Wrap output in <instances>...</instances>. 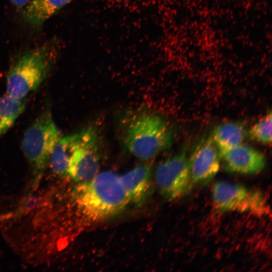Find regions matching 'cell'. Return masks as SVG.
I'll list each match as a JSON object with an SVG mask.
<instances>
[{"mask_svg":"<svg viewBox=\"0 0 272 272\" xmlns=\"http://www.w3.org/2000/svg\"><path fill=\"white\" fill-rule=\"evenodd\" d=\"M60 132L50 111L42 113L25 131L22 142L23 152L38 181L58 140Z\"/></svg>","mask_w":272,"mask_h":272,"instance_id":"cell-4","label":"cell"},{"mask_svg":"<svg viewBox=\"0 0 272 272\" xmlns=\"http://www.w3.org/2000/svg\"><path fill=\"white\" fill-rule=\"evenodd\" d=\"M74 1L31 0L23 12V20L32 28L38 29L52 15Z\"/></svg>","mask_w":272,"mask_h":272,"instance_id":"cell-11","label":"cell"},{"mask_svg":"<svg viewBox=\"0 0 272 272\" xmlns=\"http://www.w3.org/2000/svg\"><path fill=\"white\" fill-rule=\"evenodd\" d=\"M155 175L160 192L168 199H177L186 194L193 184L186 150L183 149L160 163Z\"/></svg>","mask_w":272,"mask_h":272,"instance_id":"cell-7","label":"cell"},{"mask_svg":"<svg viewBox=\"0 0 272 272\" xmlns=\"http://www.w3.org/2000/svg\"><path fill=\"white\" fill-rule=\"evenodd\" d=\"M13 5L18 8H22L26 6L30 0H9Z\"/></svg>","mask_w":272,"mask_h":272,"instance_id":"cell-16","label":"cell"},{"mask_svg":"<svg viewBox=\"0 0 272 272\" xmlns=\"http://www.w3.org/2000/svg\"><path fill=\"white\" fill-rule=\"evenodd\" d=\"M246 135L244 124L240 121H232L217 125L210 137L220 152L242 144Z\"/></svg>","mask_w":272,"mask_h":272,"instance_id":"cell-12","label":"cell"},{"mask_svg":"<svg viewBox=\"0 0 272 272\" xmlns=\"http://www.w3.org/2000/svg\"><path fill=\"white\" fill-rule=\"evenodd\" d=\"M173 140V133L169 124L155 113H134L127 118L122 126L121 141L123 147L141 160L153 158L168 148Z\"/></svg>","mask_w":272,"mask_h":272,"instance_id":"cell-2","label":"cell"},{"mask_svg":"<svg viewBox=\"0 0 272 272\" xmlns=\"http://www.w3.org/2000/svg\"><path fill=\"white\" fill-rule=\"evenodd\" d=\"M212 199L215 208L221 212L248 213L258 217L270 214L263 193L241 184L217 182L213 186Z\"/></svg>","mask_w":272,"mask_h":272,"instance_id":"cell-5","label":"cell"},{"mask_svg":"<svg viewBox=\"0 0 272 272\" xmlns=\"http://www.w3.org/2000/svg\"><path fill=\"white\" fill-rule=\"evenodd\" d=\"M101 142L94 127L78 132V139L70 157L67 175L79 183L88 182L99 173Z\"/></svg>","mask_w":272,"mask_h":272,"instance_id":"cell-6","label":"cell"},{"mask_svg":"<svg viewBox=\"0 0 272 272\" xmlns=\"http://www.w3.org/2000/svg\"><path fill=\"white\" fill-rule=\"evenodd\" d=\"M219 153L225 170L231 173L255 174L261 171L266 165L265 157L261 152L243 143Z\"/></svg>","mask_w":272,"mask_h":272,"instance_id":"cell-9","label":"cell"},{"mask_svg":"<svg viewBox=\"0 0 272 272\" xmlns=\"http://www.w3.org/2000/svg\"><path fill=\"white\" fill-rule=\"evenodd\" d=\"M78 139V132L60 138L49 158L53 171L60 175L67 174L69 160Z\"/></svg>","mask_w":272,"mask_h":272,"instance_id":"cell-13","label":"cell"},{"mask_svg":"<svg viewBox=\"0 0 272 272\" xmlns=\"http://www.w3.org/2000/svg\"><path fill=\"white\" fill-rule=\"evenodd\" d=\"M129 202L140 203L151 189V170L148 165H140L119 176Z\"/></svg>","mask_w":272,"mask_h":272,"instance_id":"cell-10","label":"cell"},{"mask_svg":"<svg viewBox=\"0 0 272 272\" xmlns=\"http://www.w3.org/2000/svg\"><path fill=\"white\" fill-rule=\"evenodd\" d=\"M221 159L211 137L203 138L188 157V165L193 184H205L218 173Z\"/></svg>","mask_w":272,"mask_h":272,"instance_id":"cell-8","label":"cell"},{"mask_svg":"<svg viewBox=\"0 0 272 272\" xmlns=\"http://www.w3.org/2000/svg\"><path fill=\"white\" fill-rule=\"evenodd\" d=\"M24 109L21 100L7 94L0 98V137L13 126Z\"/></svg>","mask_w":272,"mask_h":272,"instance_id":"cell-14","label":"cell"},{"mask_svg":"<svg viewBox=\"0 0 272 272\" xmlns=\"http://www.w3.org/2000/svg\"><path fill=\"white\" fill-rule=\"evenodd\" d=\"M74 196L83 215L94 221L118 214L129 202L119 176L112 171L98 173L90 181L79 183Z\"/></svg>","mask_w":272,"mask_h":272,"instance_id":"cell-1","label":"cell"},{"mask_svg":"<svg viewBox=\"0 0 272 272\" xmlns=\"http://www.w3.org/2000/svg\"><path fill=\"white\" fill-rule=\"evenodd\" d=\"M271 110L269 109L250 127L247 132L250 139L264 145L271 144Z\"/></svg>","mask_w":272,"mask_h":272,"instance_id":"cell-15","label":"cell"},{"mask_svg":"<svg viewBox=\"0 0 272 272\" xmlns=\"http://www.w3.org/2000/svg\"><path fill=\"white\" fill-rule=\"evenodd\" d=\"M53 40L21 54L11 65L7 78V94L22 100L43 82L59 52Z\"/></svg>","mask_w":272,"mask_h":272,"instance_id":"cell-3","label":"cell"}]
</instances>
